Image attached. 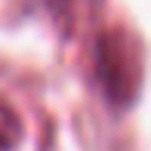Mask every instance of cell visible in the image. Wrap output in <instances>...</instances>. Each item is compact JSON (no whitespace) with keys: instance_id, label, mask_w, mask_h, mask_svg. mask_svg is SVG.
<instances>
[{"instance_id":"obj_2","label":"cell","mask_w":151,"mask_h":151,"mask_svg":"<svg viewBox=\"0 0 151 151\" xmlns=\"http://www.w3.org/2000/svg\"><path fill=\"white\" fill-rule=\"evenodd\" d=\"M19 139H22V123L9 105L0 102V151H9Z\"/></svg>"},{"instance_id":"obj_1","label":"cell","mask_w":151,"mask_h":151,"mask_svg":"<svg viewBox=\"0 0 151 151\" xmlns=\"http://www.w3.org/2000/svg\"><path fill=\"white\" fill-rule=\"evenodd\" d=\"M96 68L105 99L117 108H127L136 102L142 86V46L139 40L123 28H108L99 34V52Z\"/></svg>"}]
</instances>
